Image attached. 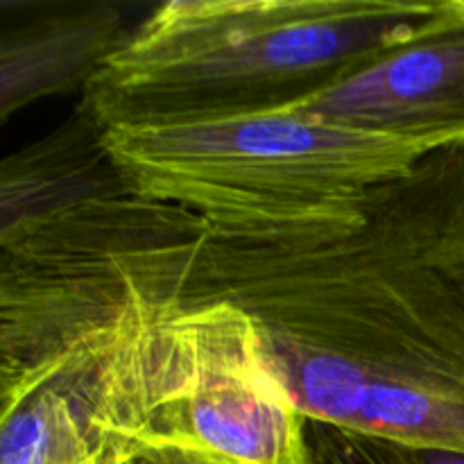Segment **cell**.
I'll list each match as a JSON object with an SVG mask.
<instances>
[{
  "label": "cell",
  "mask_w": 464,
  "mask_h": 464,
  "mask_svg": "<svg viewBox=\"0 0 464 464\" xmlns=\"http://www.w3.org/2000/svg\"><path fill=\"white\" fill-rule=\"evenodd\" d=\"M186 299L243 308L306 420L464 453V143L372 190L347 229H208Z\"/></svg>",
  "instance_id": "cell-1"
},
{
  "label": "cell",
  "mask_w": 464,
  "mask_h": 464,
  "mask_svg": "<svg viewBox=\"0 0 464 464\" xmlns=\"http://www.w3.org/2000/svg\"><path fill=\"white\" fill-rule=\"evenodd\" d=\"M442 0H170L77 107L102 131L293 111L411 39Z\"/></svg>",
  "instance_id": "cell-2"
},
{
  "label": "cell",
  "mask_w": 464,
  "mask_h": 464,
  "mask_svg": "<svg viewBox=\"0 0 464 464\" xmlns=\"http://www.w3.org/2000/svg\"><path fill=\"white\" fill-rule=\"evenodd\" d=\"M208 225L136 193L111 157L0 202V392L107 353L186 302Z\"/></svg>",
  "instance_id": "cell-3"
},
{
  "label": "cell",
  "mask_w": 464,
  "mask_h": 464,
  "mask_svg": "<svg viewBox=\"0 0 464 464\" xmlns=\"http://www.w3.org/2000/svg\"><path fill=\"white\" fill-rule=\"evenodd\" d=\"M139 195L195 213L222 238L270 240L358 225L367 195L433 150L297 111L102 131Z\"/></svg>",
  "instance_id": "cell-4"
},
{
  "label": "cell",
  "mask_w": 464,
  "mask_h": 464,
  "mask_svg": "<svg viewBox=\"0 0 464 464\" xmlns=\"http://www.w3.org/2000/svg\"><path fill=\"white\" fill-rule=\"evenodd\" d=\"M116 440L211 464H308L306 417L267 365L252 317L225 299L175 304L113 365Z\"/></svg>",
  "instance_id": "cell-5"
},
{
  "label": "cell",
  "mask_w": 464,
  "mask_h": 464,
  "mask_svg": "<svg viewBox=\"0 0 464 464\" xmlns=\"http://www.w3.org/2000/svg\"><path fill=\"white\" fill-rule=\"evenodd\" d=\"M293 111L429 150L464 143V0Z\"/></svg>",
  "instance_id": "cell-6"
},
{
  "label": "cell",
  "mask_w": 464,
  "mask_h": 464,
  "mask_svg": "<svg viewBox=\"0 0 464 464\" xmlns=\"http://www.w3.org/2000/svg\"><path fill=\"white\" fill-rule=\"evenodd\" d=\"M136 23L122 3H0V122L50 95L84 93Z\"/></svg>",
  "instance_id": "cell-7"
},
{
  "label": "cell",
  "mask_w": 464,
  "mask_h": 464,
  "mask_svg": "<svg viewBox=\"0 0 464 464\" xmlns=\"http://www.w3.org/2000/svg\"><path fill=\"white\" fill-rule=\"evenodd\" d=\"M121 347L68 361L0 392V464H89L121 449L113 440L111 390Z\"/></svg>",
  "instance_id": "cell-8"
},
{
  "label": "cell",
  "mask_w": 464,
  "mask_h": 464,
  "mask_svg": "<svg viewBox=\"0 0 464 464\" xmlns=\"http://www.w3.org/2000/svg\"><path fill=\"white\" fill-rule=\"evenodd\" d=\"M308 464H403L394 442L306 420Z\"/></svg>",
  "instance_id": "cell-9"
},
{
  "label": "cell",
  "mask_w": 464,
  "mask_h": 464,
  "mask_svg": "<svg viewBox=\"0 0 464 464\" xmlns=\"http://www.w3.org/2000/svg\"><path fill=\"white\" fill-rule=\"evenodd\" d=\"M403 464H464L462 451L449 449H412L397 444Z\"/></svg>",
  "instance_id": "cell-10"
},
{
  "label": "cell",
  "mask_w": 464,
  "mask_h": 464,
  "mask_svg": "<svg viewBox=\"0 0 464 464\" xmlns=\"http://www.w3.org/2000/svg\"><path fill=\"white\" fill-rule=\"evenodd\" d=\"M145 456L154 458L159 464H211V462H204L199 458L188 456V453H179V451H140Z\"/></svg>",
  "instance_id": "cell-11"
},
{
  "label": "cell",
  "mask_w": 464,
  "mask_h": 464,
  "mask_svg": "<svg viewBox=\"0 0 464 464\" xmlns=\"http://www.w3.org/2000/svg\"><path fill=\"white\" fill-rule=\"evenodd\" d=\"M109 464H159L154 458L145 456V453H127V451H116L111 456Z\"/></svg>",
  "instance_id": "cell-12"
},
{
  "label": "cell",
  "mask_w": 464,
  "mask_h": 464,
  "mask_svg": "<svg viewBox=\"0 0 464 464\" xmlns=\"http://www.w3.org/2000/svg\"><path fill=\"white\" fill-rule=\"evenodd\" d=\"M116 451H122V449H109V451H104L102 456H98L93 462H89V464H109V460H111V456Z\"/></svg>",
  "instance_id": "cell-13"
}]
</instances>
